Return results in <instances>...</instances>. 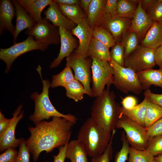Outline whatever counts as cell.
Masks as SVG:
<instances>
[{
	"mask_svg": "<svg viewBox=\"0 0 162 162\" xmlns=\"http://www.w3.org/2000/svg\"><path fill=\"white\" fill-rule=\"evenodd\" d=\"M34 124V126L28 128L30 136L25 142L33 161H36L42 152L48 153L68 143L75 124L64 118L53 117L50 121L43 120Z\"/></svg>",
	"mask_w": 162,
	"mask_h": 162,
	"instance_id": "cell-1",
	"label": "cell"
},
{
	"mask_svg": "<svg viewBox=\"0 0 162 162\" xmlns=\"http://www.w3.org/2000/svg\"><path fill=\"white\" fill-rule=\"evenodd\" d=\"M110 86L96 97L91 107V117L105 130L112 133L116 130L121 106L115 100L116 96Z\"/></svg>",
	"mask_w": 162,
	"mask_h": 162,
	"instance_id": "cell-2",
	"label": "cell"
},
{
	"mask_svg": "<svg viewBox=\"0 0 162 162\" xmlns=\"http://www.w3.org/2000/svg\"><path fill=\"white\" fill-rule=\"evenodd\" d=\"M111 137L112 133L104 130L90 117L80 127L77 139L83 145L88 155L92 158L104 152Z\"/></svg>",
	"mask_w": 162,
	"mask_h": 162,
	"instance_id": "cell-3",
	"label": "cell"
},
{
	"mask_svg": "<svg viewBox=\"0 0 162 162\" xmlns=\"http://www.w3.org/2000/svg\"><path fill=\"white\" fill-rule=\"evenodd\" d=\"M37 70L39 74L43 84L42 92L39 94L36 92L32 94L31 98L34 102V113L31 115L29 119L34 123L45 119L48 120L51 117H59L64 118L75 124L77 118L70 114H64L58 112L52 104L49 96L50 83L48 80H43L41 73V67L38 66Z\"/></svg>",
	"mask_w": 162,
	"mask_h": 162,
	"instance_id": "cell-4",
	"label": "cell"
},
{
	"mask_svg": "<svg viewBox=\"0 0 162 162\" xmlns=\"http://www.w3.org/2000/svg\"><path fill=\"white\" fill-rule=\"evenodd\" d=\"M109 62L114 71L113 84L117 89L126 94L131 92L139 94L142 92L137 73L133 69L120 66L112 59Z\"/></svg>",
	"mask_w": 162,
	"mask_h": 162,
	"instance_id": "cell-5",
	"label": "cell"
},
{
	"mask_svg": "<svg viewBox=\"0 0 162 162\" xmlns=\"http://www.w3.org/2000/svg\"><path fill=\"white\" fill-rule=\"evenodd\" d=\"M116 128L124 130L131 147L138 150H146L149 139L145 127L127 116L122 115L119 116Z\"/></svg>",
	"mask_w": 162,
	"mask_h": 162,
	"instance_id": "cell-6",
	"label": "cell"
},
{
	"mask_svg": "<svg viewBox=\"0 0 162 162\" xmlns=\"http://www.w3.org/2000/svg\"><path fill=\"white\" fill-rule=\"evenodd\" d=\"M92 59L91 89L93 97H96L102 93L106 86L113 84L114 71L108 62Z\"/></svg>",
	"mask_w": 162,
	"mask_h": 162,
	"instance_id": "cell-7",
	"label": "cell"
},
{
	"mask_svg": "<svg viewBox=\"0 0 162 162\" xmlns=\"http://www.w3.org/2000/svg\"><path fill=\"white\" fill-rule=\"evenodd\" d=\"M48 47V46L36 41L32 37L28 36L26 39L22 42L16 43L8 48H0V59L6 64L5 72L8 73L13 63L21 55L35 50L44 52Z\"/></svg>",
	"mask_w": 162,
	"mask_h": 162,
	"instance_id": "cell-8",
	"label": "cell"
},
{
	"mask_svg": "<svg viewBox=\"0 0 162 162\" xmlns=\"http://www.w3.org/2000/svg\"><path fill=\"white\" fill-rule=\"evenodd\" d=\"M92 62L84 56L79 55L75 52H72L66 58V66L72 69L74 73V77L83 85L86 94L92 97L91 88Z\"/></svg>",
	"mask_w": 162,
	"mask_h": 162,
	"instance_id": "cell-9",
	"label": "cell"
},
{
	"mask_svg": "<svg viewBox=\"0 0 162 162\" xmlns=\"http://www.w3.org/2000/svg\"><path fill=\"white\" fill-rule=\"evenodd\" d=\"M26 34L32 37L36 41L48 46L60 43L59 28L51 24L45 17L37 22L26 31Z\"/></svg>",
	"mask_w": 162,
	"mask_h": 162,
	"instance_id": "cell-10",
	"label": "cell"
},
{
	"mask_svg": "<svg viewBox=\"0 0 162 162\" xmlns=\"http://www.w3.org/2000/svg\"><path fill=\"white\" fill-rule=\"evenodd\" d=\"M155 50L139 45L124 59V67H129L136 73L153 68L156 65Z\"/></svg>",
	"mask_w": 162,
	"mask_h": 162,
	"instance_id": "cell-11",
	"label": "cell"
},
{
	"mask_svg": "<svg viewBox=\"0 0 162 162\" xmlns=\"http://www.w3.org/2000/svg\"><path fill=\"white\" fill-rule=\"evenodd\" d=\"M131 20L118 15L104 14L98 24L107 29L112 35L117 43L122 41L124 35L129 30Z\"/></svg>",
	"mask_w": 162,
	"mask_h": 162,
	"instance_id": "cell-12",
	"label": "cell"
},
{
	"mask_svg": "<svg viewBox=\"0 0 162 162\" xmlns=\"http://www.w3.org/2000/svg\"><path fill=\"white\" fill-rule=\"evenodd\" d=\"M22 106L20 105L13 114L11 121L7 128L0 133V151L2 152L10 147L19 146L22 138L15 137V134L17 125L24 116V111L21 112Z\"/></svg>",
	"mask_w": 162,
	"mask_h": 162,
	"instance_id": "cell-13",
	"label": "cell"
},
{
	"mask_svg": "<svg viewBox=\"0 0 162 162\" xmlns=\"http://www.w3.org/2000/svg\"><path fill=\"white\" fill-rule=\"evenodd\" d=\"M60 48L57 57L51 63L50 67L53 68L58 66L62 60L69 56L74 49L77 48V42L71 32L66 29L59 27Z\"/></svg>",
	"mask_w": 162,
	"mask_h": 162,
	"instance_id": "cell-14",
	"label": "cell"
},
{
	"mask_svg": "<svg viewBox=\"0 0 162 162\" xmlns=\"http://www.w3.org/2000/svg\"><path fill=\"white\" fill-rule=\"evenodd\" d=\"M93 28L88 22L87 17L72 30V34L79 40L78 46L75 51L77 54L87 58L88 49L93 38Z\"/></svg>",
	"mask_w": 162,
	"mask_h": 162,
	"instance_id": "cell-15",
	"label": "cell"
},
{
	"mask_svg": "<svg viewBox=\"0 0 162 162\" xmlns=\"http://www.w3.org/2000/svg\"><path fill=\"white\" fill-rule=\"evenodd\" d=\"M154 23L142 8L140 0L129 29L136 33L140 39L142 40Z\"/></svg>",
	"mask_w": 162,
	"mask_h": 162,
	"instance_id": "cell-16",
	"label": "cell"
},
{
	"mask_svg": "<svg viewBox=\"0 0 162 162\" xmlns=\"http://www.w3.org/2000/svg\"><path fill=\"white\" fill-rule=\"evenodd\" d=\"M45 18L58 27H62L70 32L76 26L65 16L60 11L58 4L54 0L44 12Z\"/></svg>",
	"mask_w": 162,
	"mask_h": 162,
	"instance_id": "cell-17",
	"label": "cell"
},
{
	"mask_svg": "<svg viewBox=\"0 0 162 162\" xmlns=\"http://www.w3.org/2000/svg\"><path fill=\"white\" fill-rule=\"evenodd\" d=\"M15 8L16 12V22L15 30L13 35V43H16L20 33L25 29L32 28L36 22L25 10L18 2V0L11 1Z\"/></svg>",
	"mask_w": 162,
	"mask_h": 162,
	"instance_id": "cell-18",
	"label": "cell"
},
{
	"mask_svg": "<svg viewBox=\"0 0 162 162\" xmlns=\"http://www.w3.org/2000/svg\"><path fill=\"white\" fill-rule=\"evenodd\" d=\"M0 34L4 31L7 30L14 34L15 26L12 23V20L16 16L14 7L9 0L0 1Z\"/></svg>",
	"mask_w": 162,
	"mask_h": 162,
	"instance_id": "cell-19",
	"label": "cell"
},
{
	"mask_svg": "<svg viewBox=\"0 0 162 162\" xmlns=\"http://www.w3.org/2000/svg\"><path fill=\"white\" fill-rule=\"evenodd\" d=\"M143 90L149 89L152 85L162 88V69L151 68L137 73Z\"/></svg>",
	"mask_w": 162,
	"mask_h": 162,
	"instance_id": "cell-20",
	"label": "cell"
},
{
	"mask_svg": "<svg viewBox=\"0 0 162 162\" xmlns=\"http://www.w3.org/2000/svg\"><path fill=\"white\" fill-rule=\"evenodd\" d=\"M18 2L29 15L36 21L42 18L44 9L53 2L52 0H18Z\"/></svg>",
	"mask_w": 162,
	"mask_h": 162,
	"instance_id": "cell-21",
	"label": "cell"
},
{
	"mask_svg": "<svg viewBox=\"0 0 162 162\" xmlns=\"http://www.w3.org/2000/svg\"><path fill=\"white\" fill-rule=\"evenodd\" d=\"M141 45L154 50L162 45V23H153L142 40Z\"/></svg>",
	"mask_w": 162,
	"mask_h": 162,
	"instance_id": "cell-22",
	"label": "cell"
},
{
	"mask_svg": "<svg viewBox=\"0 0 162 162\" xmlns=\"http://www.w3.org/2000/svg\"><path fill=\"white\" fill-rule=\"evenodd\" d=\"M88 155L84 146L77 139L68 143L65 157L69 159L71 162H88Z\"/></svg>",
	"mask_w": 162,
	"mask_h": 162,
	"instance_id": "cell-23",
	"label": "cell"
},
{
	"mask_svg": "<svg viewBox=\"0 0 162 162\" xmlns=\"http://www.w3.org/2000/svg\"><path fill=\"white\" fill-rule=\"evenodd\" d=\"M148 99L144 97L143 100L132 108L126 109L121 107L119 116H127L145 127V121Z\"/></svg>",
	"mask_w": 162,
	"mask_h": 162,
	"instance_id": "cell-24",
	"label": "cell"
},
{
	"mask_svg": "<svg viewBox=\"0 0 162 162\" xmlns=\"http://www.w3.org/2000/svg\"><path fill=\"white\" fill-rule=\"evenodd\" d=\"M109 48L101 42L92 38L87 53V57L95 58L100 60L110 62L111 60Z\"/></svg>",
	"mask_w": 162,
	"mask_h": 162,
	"instance_id": "cell-25",
	"label": "cell"
},
{
	"mask_svg": "<svg viewBox=\"0 0 162 162\" xmlns=\"http://www.w3.org/2000/svg\"><path fill=\"white\" fill-rule=\"evenodd\" d=\"M106 0H92L86 17L88 22L92 28L98 24L104 14Z\"/></svg>",
	"mask_w": 162,
	"mask_h": 162,
	"instance_id": "cell-26",
	"label": "cell"
},
{
	"mask_svg": "<svg viewBox=\"0 0 162 162\" xmlns=\"http://www.w3.org/2000/svg\"><path fill=\"white\" fill-rule=\"evenodd\" d=\"M58 4L62 13L67 18L76 24L86 17L79 5Z\"/></svg>",
	"mask_w": 162,
	"mask_h": 162,
	"instance_id": "cell-27",
	"label": "cell"
},
{
	"mask_svg": "<svg viewBox=\"0 0 162 162\" xmlns=\"http://www.w3.org/2000/svg\"><path fill=\"white\" fill-rule=\"evenodd\" d=\"M138 4L134 0H118L117 3V15L125 18L132 19Z\"/></svg>",
	"mask_w": 162,
	"mask_h": 162,
	"instance_id": "cell-28",
	"label": "cell"
},
{
	"mask_svg": "<svg viewBox=\"0 0 162 162\" xmlns=\"http://www.w3.org/2000/svg\"><path fill=\"white\" fill-rule=\"evenodd\" d=\"M93 37L109 48H112L116 44V42L112 35L103 26L97 24L93 27Z\"/></svg>",
	"mask_w": 162,
	"mask_h": 162,
	"instance_id": "cell-29",
	"label": "cell"
},
{
	"mask_svg": "<svg viewBox=\"0 0 162 162\" xmlns=\"http://www.w3.org/2000/svg\"><path fill=\"white\" fill-rule=\"evenodd\" d=\"M74 79L71 69L66 66L60 72L52 76L50 86L52 88L58 86L65 88Z\"/></svg>",
	"mask_w": 162,
	"mask_h": 162,
	"instance_id": "cell-30",
	"label": "cell"
},
{
	"mask_svg": "<svg viewBox=\"0 0 162 162\" xmlns=\"http://www.w3.org/2000/svg\"><path fill=\"white\" fill-rule=\"evenodd\" d=\"M65 88L67 96L76 102L82 100L83 98L84 94H86L83 85L75 79Z\"/></svg>",
	"mask_w": 162,
	"mask_h": 162,
	"instance_id": "cell-31",
	"label": "cell"
},
{
	"mask_svg": "<svg viewBox=\"0 0 162 162\" xmlns=\"http://www.w3.org/2000/svg\"><path fill=\"white\" fill-rule=\"evenodd\" d=\"M162 117V107L148 99L145 127L147 128Z\"/></svg>",
	"mask_w": 162,
	"mask_h": 162,
	"instance_id": "cell-32",
	"label": "cell"
},
{
	"mask_svg": "<svg viewBox=\"0 0 162 162\" xmlns=\"http://www.w3.org/2000/svg\"><path fill=\"white\" fill-rule=\"evenodd\" d=\"M140 39L136 33L130 29L125 34L122 41L124 47L125 58L137 47Z\"/></svg>",
	"mask_w": 162,
	"mask_h": 162,
	"instance_id": "cell-33",
	"label": "cell"
},
{
	"mask_svg": "<svg viewBox=\"0 0 162 162\" xmlns=\"http://www.w3.org/2000/svg\"><path fill=\"white\" fill-rule=\"evenodd\" d=\"M154 157L146 150H140L130 146L127 162H152Z\"/></svg>",
	"mask_w": 162,
	"mask_h": 162,
	"instance_id": "cell-34",
	"label": "cell"
},
{
	"mask_svg": "<svg viewBox=\"0 0 162 162\" xmlns=\"http://www.w3.org/2000/svg\"><path fill=\"white\" fill-rule=\"evenodd\" d=\"M147 11L146 13L154 22L162 23V0H154Z\"/></svg>",
	"mask_w": 162,
	"mask_h": 162,
	"instance_id": "cell-35",
	"label": "cell"
},
{
	"mask_svg": "<svg viewBox=\"0 0 162 162\" xmlns=\"http://www.w3.org/2000/svg\"><path fill=\"white\" fill-rule=\"evenodd\" d=\"M111 59L117 64L124 66V49L123 42L117 43L112 47L110 51Z\"/></svg>",
	"mask_w": 162,
	"mask_h": 162,
	"instance_id": "cell-36",
	"label": "cell"
},
{
	"mask_svg": "<svg viewBox=\"0 0 162 162\" xmlns=\"http://www.w3.org/2000/svg\"><path fill=\"white\" fill-rule=\"evenodd\" d=\"M146 150L154 157L162 154V135L149 139Z\"/></svg>",
	"mask_w": 162,
	"mask_h": 162,
	"instance_id": "cell-37",
	"label": "cell"
},
{
	"mask_svg": "<svg viewBox=\"0 0 162 162\" xmlns=\"http://www.w3.org/2000/svg\"><path fill=\"white\" fill-rule=\"evenodd\" d=\"M121 140L122 142V147L116 154L114 162H125L128 159L130 146L126 139L124 131L122 133Z\"/></svg>",
	"mask_w": 162,
	"mask_h": 162,
	"instance_id": "cell-38",
	"label": "cell"
},
{
	"mask_svg": "<svg viewBox=\"0 0 162 162\" xmlns=\"http://www.w3.org/2000/svg\"><path fill=\"white\" fill-rule=\"evenodd\" d=\"M116 132V130L112 131L111 139L108 146L104 152L92 157L91 162H110L112 158V142Z\"/></svg>",
	"mask_w": 162,
	"mask_h": 162,
	"instance_id": "cell-39",
	"label": "cell"
},
{
	"mask_svg": "<svg viewBox=\"0 0 162 162\" xmlns=\"http://www.w3.org/2000/svg\"><path fill=\"white\" fill-rule=\"evenodd\" d=\"M25 140L22 138L16 162H29L30 152L25 144Z\"/></svg>",
	"mask_w": 162,
	"mask_h": 162,
	"instance_id": "cell-40",
	"label": "cell"
},
{
	"mask_svg": "<svg viewBox=\"0 0 162 162\" xmlns=\"http://www.w3.org/2000/svg\"><path fill=\"white\" fill-rule=\"evenodd\" d=\"M146 129L149 140L154 136L162 135V117Z\"/></svg>",
	"mask_w": 162,
	"mask_h": 162,
	"instance_id": "cell-41",
	"label": "cell"
},
{
	"mask_svg": "<svg viewBox=\"0 0 162 162\" xmlns=\"http://www.w3.org/2000/svg\"><path fill=\"white\" fill-rule=\"evenodd\" d=\"M18 152L15 148L10 147L0 155V162H16Z\"/></svg>",
	"mask_w": 162,
	"mask_h": 162,
	"instance_id": "cell-42",
	"label": "cell"
},
{
	"mask_svg": "<svg viewBox=\"0 0 162 162\" xmlns=\"http://www.w3.org/2000/svg\"><path fill=\"white\" fill-rule=\"evenodd\" d=\"M143 95L149 100L162 107V94L153 93L149 89L145 91Z\"/></svg>",
	"mask_w": 162,
	"mask_h": 162,
	"instance_id": "cell-43",
	"label": "cell"
},
{
	"mask_svg": "<svg viewBox=\"0 0 162 162\" xmlns=\"http://www.w3.org/2000/svg\"><path fill=\"white\" fill-rule=\"evenodd\" d=\"M117 0H107L105 4L104 14L112 16L117 15Z\"/></svg>",
	"mask_w": 162,
	"mask_h": 162,
	"instance_id": "cell-44",
	"label": "cell"
},
{
	"mask_svg": "<svg viewBox=\"0 0 162 162\" xmlns=\"http://www.w3.org/2000/svg\"><path fill=\"white\" fill-rule=\"evenodd\" d=\"M121 103L123 108L128 110L132 108L138 104L137 99L131 95L122 98Z\"/></svg>",
	"mask_w": 162,
	"mask_h": 162,
	"instance_id": "cell-45",
	"label": "cell"
},
{
	"mask_svg": "<svg viewBox=\"0 0 162 162\" xmlns=\"http://www.w3.org/2000/svg\"><path fill=\"white\" fill-rule=\"evenodd\" d=\"M67 143L64 146H61L58 148L59 152L56 155H53L54 162H64L65 157V152ZM44 162H47L45 161Z\"/></svg>",
	"mask_w": 162,
	"mask_h": 162,
	"instance_id": "cell-46",
	"label": "cell"
},
{
	"mask_svg": "<svg viewBox=\"0 0 162 162\" xmlns=\"http://www.w3.org/2000/svg\"><path fill=\"white\" fill-rule=\"evenodd\" d=\"M154 57L155 64L162 69V45L155 50Z\"/></svg>",
	"mask_w": 162,
	"mask_h": 162,
	"instance_id": "cell-47",
	"label": "cell"
},
{
	"mask_svg": "<svg viewBox=\"0 0 162 162\" xmlns=\"http://www.w3.org/2000/svg\"><path fill=\"white\" fill-rule=\"evenodd\" d=\"M11 120V118H5L2 112H0V133L3 132L8 126Z\"/></svg>",
	"mask_w": 162,
	"mask_h": 162,
	"instance_id": "cell-48",
	"label": "cell"
},
{
	"mask_svg": "<svg viewBox=\"0 0 162 162\" xmlns=\"http://www.w3.org/2000/svg\"><path fill=\"white\" fill-rule=\"evenodd\" d=\"M92 0H80V6L83 9L86 16Z\"/></svg>",
	"mask_w": 162,
	"mask_h": 162,
	"instance_id": "cell-49",
	"label": "cell"
},
{
	"mask_svg": "<svg viewBox=\"0 0 162 162\" xmlns=\"http://www.w3.org/2000/svg\"><path fill=\"white\" fill-rule=\"evenodd\" d=\"M54 1L58 4L68 5L78 4L80 5V0H55Z\"/></svg>",
	"mask_w": 162,
	"mask_h": 162,
	"instance_id": "cell-50",
	"label": "cell"
},
{
	"mask_svg": "<svg viewBox=\"0 0 162 162\" xmlns=\"http://www.w3.org/2000/svg\"><path fill=\"white\" fill-rule=\"evenodd\" d=\"M140 1L142 8L146 11L151 6L154 0H142Z\"/></svg>",
	"mask_w": 162,
	"mask_h": 162,
	"instance_id": "cell-51",
	"label": "cell"
},
{
	"mask_svg": "<svg viewBox=\"0 0 162 162\" xmlns=\"http://www.w3.org/2000/svg\"><path fill=\"white\" fill-rule=\"evenodd\" d=\"M154 159L158 162H162V154L154 157Z\"/></svg>",
	"mask_w": 162,
	"mask_h": 162,
	"instance_id": "cell-52",
	"label": "cell"
},
{
	"mask_svg": "<svg viewBox=\"0 0 162 162\" xmlns=\"http://www.w3.org/2000/svg\"><path fill=\"white\" fill-rule=\"evenodd\" d=\"M152 162H158L157 160H156V159H155L154 158V160H153Z\"/></svg>",
	"mask_w": 162,
	"mask_h": 162,
	"instance_id": "cell-53",
	"label": "cell"
},
{
	"mask_svg": "<svg viewBox=\"0 0 162 162\" xmlns=\"http://www.w3.org/2000/svg\"></svg>",
	"mask_w": 162,
	"mask_h": 162,
	"instance_id": "cell-54",
	"label": "cell"
}]
</instances>
